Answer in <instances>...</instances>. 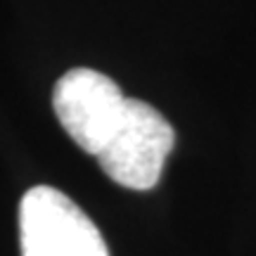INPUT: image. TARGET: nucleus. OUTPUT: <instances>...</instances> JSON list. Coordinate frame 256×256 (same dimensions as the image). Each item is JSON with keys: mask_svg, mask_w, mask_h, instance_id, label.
I'll return each mask as SVG.
<instances>
[{"mask_svg": "<svg viewBox=\"0 0 256 256\" xmlns=\"http://www.w3.org/2000/svg\"><path fill=\"white\" fill-rule=\"evenodd\" d=\"M176 142L174 126L142 100L128 98L116 128L95 159L114 183L130 190H152Z\"/></svg>", "mask_w": 256, "mask_h": 256, "instance_id": "obj_1", "label": "nucleus"}, {"mask_svg": "<svg viewBox=\"0 0 256 256\" xmlns=\"http://www.w3.org/2000/svg\"><path fill=\"white\" fill-rule=\"evenodd\" d=\"M22 256H110L104 238L64 192L36 185L19 204Z\"/></svg>", "mask_w": 256, "mask_h": 256, "instance_id": "obj_2", "label": "nucleus"}, {"mask_svg": "<svg viewBox=\"0 0 256 256\" xmlns=\"http://www.w3.org/2000/svg\"><path fill=\"white\" fill-rule=\"evenodd\" d=\"M126 95L110 76L76 66L55 83L52 107L62 128L83 152L98 156L116 128Z\"/></svg>", "mask_w": 256, "mask_h": 256, "instance_id": "obj_3", "label": "nucleus"}]
</instances>
